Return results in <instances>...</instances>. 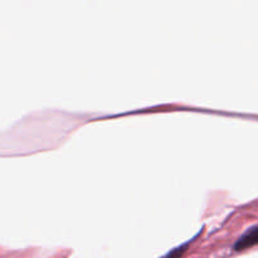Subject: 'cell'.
Returning <instances> with one entry per match:
<instances>
[{
    "label": "cell",
    "instance_id": "obj_1",
    "mask_svg": "<svg viewBox=\"0 0 258 258\" xmlns=\"http://www.w3.org/2000/svg\"><path fill=\"white\" fill-rule=\"evenodd\" d=\"M258 244V226L253 227L249 231H247L238 241L234 244V249L236 251H243V249L249 248L252 246Z\"/></svg>",
    "mask_w": 258,
    "mask_h": 258
}]
</instances>
